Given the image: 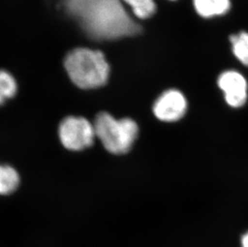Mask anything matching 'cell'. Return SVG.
<instances>
[{"mask_svg": "<svg viewBox=\"0 0 248 247\" xmlns=\"http://www.w3.org/2000/svg\"><path fill=\"white\" fill-rule=\"evenodd\" d=\"M6 100H7V98L5 96L4 93L2 91V86L0 84V105H2Z\"/></svg>", "mask_w": 248, "mask_h": 247, "instance_id": "13", "label": "cell"}, {"mask_svg": "<svg viewBox=\"0 0 248 247\" xmlns=\"http://www.w3.org/2000/svg\"><path fill=\"white\" fill-rule=\"evenodd\" d=\"M170 1H177V0H170Z\"/></svg>", "mask_w": 248, "mask_h": 247, "instance_id": "14", "label": "cell"}, {"mask_svg": "<svg viewBox=\"0 0 248 247\" xmlns=\"http://www.w3.org/2000/svg\"><path fill=\"white\" fill-rule=\"evenodd\" d=\"M19 184V173L8 166H0V194H12Z\"/></svg>", "mask_w": 248, "mask_h": 247, "instance_id": "10", "label": "cell"}, {"mask_svg": "<svg viewBox=\"0 0 248 247\" xmlns=\"http://www.w3.org/2000/svg\"><path fill=\"white\" fill-rule=\"evenodd\" d=\"M194 11L203 19H213L227 15L232 8L231 0H193Z\"/></svg>", "mask_w": 248, "mask_h": 247, "instance_id": "7", "label": "cell"}, {"mask_svg": "<svg viewBox=\"0 0 248 247\" xmlns=\"http://www.w3.org/2000/svg\"><path fill=\"white\" fill-rule=\"evenodd\" d=\"M59 138L63 147L80 151L93 144L96 133L93 124L84 117H68L59 126Z\"/></svg>", "mask_w": 248, "mask_h": 247, "instance_id": "4", "label": "cell"}, {"mask_svg": "<svg viewBox=\"0 0 248 247\" xmlns=\"http://www.w3.org/2000/svg\"><path fill=\"white\" fill-rule=\"evenodd\" d=\"M122 0H62L66 13L75 19L89 37L113 40L140 32L122 4Z\"/></svg>", "mask_w": 248, "mask_h": 247, "instance_id": "1", "label": "cell"}, {"mask_svg": "<svg viewBox=\"0 0 248 247\" xmlns=\"http://www.w3.org/2000/svg\"><path fill=\"white\" fill-rule=\"evenodd\" d=\"M218 86L224 93L225 100L231 107L238 108L246 104L248 84L246 78L236 70H226L218 77Z\"/></svg>", "mask_w": 248, "mask_h": 247, "instance_id": "6", "label": "cell"}, {"mask_svg": "<svg viewBox=\"0 0 248 247\" xmlns=\"http://www.w3.org/2000/svg\"><path fill=\"white\" fill-rule=\"evenodd\" d=\"M230 44L234 57L239 63L248 68V32L241 31L230 35Z\"/></svg>", "mask_w": 248, "mask_h": 247, "instance_id": "8", "label": "cell"}, {"mask_svg": "<svg viewBox=\"0 0 248 247\" xmlns=\"http://www.w3.org/2000/svg\"><path fill=\"white\" fill-rule=\"evenodd\" d=\"M0 84L7 100L16 96L18 85L15 77L9 72L0 70Z\"/></svg>", "mask_w": 248, "mask_h": 247, "instance_id": "11", "label": "cell"}, {"mask_svg": "<svg viewBox=\"0 0 248 247\" xmlns=\"http://www.w3.org/2000/svg\"><path fill=\"white\" fill-rule=\"evenodd\" d=\"M187 110V100L178 89L166 90L157 99L154 105V114L161 122H176L185 116Z\"/></svg>", "mask_w": 248, "mask_h": 247, "instance_id": "5", "label": "cell"}, {"mask_svg": "<svg viewBox=\"0 0 248 247\" xmlns=\"http://www.w3.org/2000/svg\"><path fill=\"white\" fill-rule=\"evenodd\" d=\"M241 247H248V232L244 233L241 239Z\"/></svg>", "mask_w": 248, "mask_h": 247, "instance_id": "12", "label": "cell"}, {"mask_svg": "<svg viewBox=\"0 0 248 247\" xmlns=\"http://www.w3.org/2000/svg\"><path fill=\"white\" fill-rule=\"evenodd\" d=\"M64 68L76 86L95 89L108 81L110 67L102 51L88 47H76L66 55Z\"/></svg>", "mask_w": 248, "mask_h": 247, "instance_id": "2", "label": "cell"}, {"mask_svg": "<svg viewBox=\"0 0 248 247\" xmlns=\"http://www.w3.org/2000/svg\"><path fill=\"white\" fill-rule=\"evenodd\" d=\"M96 138L111 154H126L138 135V126L131 118L116 119L108 112L97 115L93 124Z\"/></svg>", "mask_w": 248, "mask_h": 247, "instance_id": "3", "label": "cell"}, {"mask_svg": "<svg viewBox=\"0 0 248 247\" xmlns=\"http://www.w3.org/2000/svg\"><path fill=\"white\" fill-rule=\"evenodd\" d=\"M129 5L137 19L145 20L155 15L157 12V4L155 0H122Z\"/></svg>", "mask_w": 248, "mask_h": 247, "instance_id": "9", "label": "cell"}]
</instances>
